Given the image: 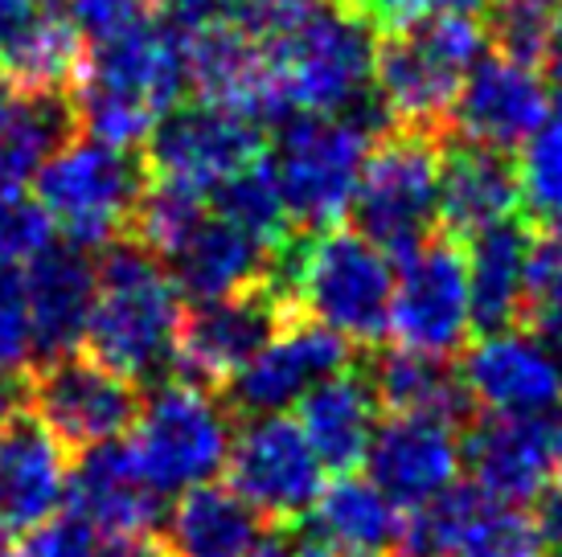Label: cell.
I'll return each mask as SVG.
<instances>
[{
  "instance_id": "obj_1",
  "label": "cell",
  "mask_w": 562,
  "mask_h": 557,
  "mask_svg": "<svg viewBox=\"0 0 562 557\" xmlns=\"http://www.w3.org/2000/svg\"><path fill=\"white\" fill-rule=\"evenodd\" d=\"M238 25L267 49L292 115H345L374 94L378 25L370 16L325 0H250Z\"/></svg>"
},
{
  "instance_id": "obj_2",
  "label": "cell",
  "mask_w": 562,
  "mask_h": 557,
  "mask_svg": "<svg viewBox=\"0 0 562 557\" xmlns=\"http://www.w3.org/2000/svg\"><path fill=\"white\" fill-rule=\"evenodd\" d=\"M99 287L87 316V356L127 382H157L172 370V344L181 328V292L172 275L136 242H115L99 259Z\"/></svg>"
},
{
  "instance_id": "obj_3",
  "label": "cell",
  "mask_w": 562,
  "mask_h": 557,
  "mask_svg": "<svg viewBox=\"0 0 562 557\" xmlns=\"http://www.w3.org/2000/svg\"><path fill=\"white\" fill-rule=\"evenodd\" d=\"M280 259H288V271L276 278L296 316L325 325L358 349H374L386 337L394 266L391 254L361 230H308L300 242L292 238Z\"/></svg>"
},
{
  "instance_id": "obj_4",
  "label": "cell",
  "mask_w": 562,
  "mask_h": 557,
  "mask_svg": "<svg viewBox=\"0 0 562 557\" xmlns=\"http://www.w3.org/2000/svg\"><path fill=\"white\" fill-rule=\"evenodd\" d=\"M481 54L484 30L476 16L443 13L391 30L374 58V94L391 127L443 136L456 91Z\"/></svg>"
},
{
  "instance_id": "obj_5",
  "label": "cell",
  "mask_w": 562,
  "mask_h": 557,
  "mask_svg": "<svg viewBox=\"0 0 562 557\" xmlns=\"http://www.w3.org/2000/svg\"><path fill=\"white\" fill-rule=\"evenodd\" d=\"M235 439V410L198 382H160L140 398L127 431V455L157 496H181L210 484L226 467Z\"/></svg>"
},
{
  "instance_id": "obj_6",
  "label": "cell",
  "mask_w": 562,
  "mask_h": 557,
  "mask_svg": "<svg viewBox=\"0 0 562 557\" xmlns=\"http://www.w3.org/2000/svg\"><path fill=\"white\" fill-rule=\"evenodd\" d=\"M144 185L148 172L132 152L75 132L37 172V202L66 242L108 250L127 238Z\"/></svg>"
},
{
  "instance_id": "obj_7",
  "label": "cell",
  "mask_w": 562,
  "mask_h": 557,
  "mask_svg": "<svg viewBox=\"0 0 562 557\" xmlns=\"http://www.w3.org/2000/svg\"><path fill=\"white\" fill-rule=\"evenodd\" d=\"M370 139L374 132L358 115H321V111L288 115L276 152H267V160L276 169L292 226L304 234L341 226L358 193Z\"/></svg>"
},
{
  "instance_id": "obj_8",
  "label": "cell",
  "mask_w": 562,
  "mask_h": 557,
  "mask_svg": "<svg viewBox=\"0 0 562 557\" xmlns=\"http://www.w3.org/2000/svg\"><path fill=\"white\" fill-rule=\"evenodd\" d=\"M439 136L415 127H386L366 156L349 214L391 259H403L431 238V226L439 221Z\"/></svg>"
},
{
  "instance_id": "obj_9",
  "label": "cell",
  "mask_w": 562,
  "mask_h": 557,
  "mask_svg": "<svg viewBox=\"0 0 562 557\" xmlns=\"http://www.w3.org/2000/svg\"><path fill=\"white\" fill-rule=\"evenodd\" d=\"M469 254L452 234L427 238L398 259L386 332L398 349L427 356L460 353L472 337Z\"/></svg>"
},
{
  "instance_id": "obj_10",
  "label": "cell",
  "mask_w": 562,
  "mask_h": 557,
  "mask_svg": "<svg viewBox=\"0 0 562 557\" xmlns=\"http://www.w3.org/2000/svg\"><path fill=\"white\" fill-rule=\"evenodd\" d=\"M25 410L66 451H87L132 431L140 414V386L99 365L94 356L58 353L30 373Z\"/></svg>"
},
{
  "instance_id": "obj_11",
  "label": "cell",
  "mask_w": 562,
  "mask_h": 557,
  "mask_svg": "<svg viewBox=\"0 0 562 557\" xmlns=\"http://www.w3.org/2000/svg\"><path fill=\"white\" fill-rule=\"evenodd\" d=\"M222 471L231 476V488L271 525H300L325 488V464L316 459L296 418L288 414L247 418L231 439Z\"/></svg>"
},
{
  "instance_id": "obj_12",
  "label": "cell",
  "mask_w": 562,
  "mask_h": 557,
  "mask_svg": "<svg viewBox=\"0 0 562 557\" xmlns=\"http://www.w3.org/2000/svg\"><path fill=\"white\" fill-rule=\"evenodd\" d=\"M267 152L259 124L214 103H177L157 120L144 139V172L148 181L181 185L210 197L235 172Z\"/></svg>"
},
{
  "instance_id": "obj_13",
  "label": "cell",
  "mask_w": 562,
  "mask_h": 557,
  "mask_svg": "<svg viewBox=\"0 0 562 557\" xmlns=\"http://www.w3.org/2000/svg\"><path fill=\"white\" fill-rule=\"evenodd\" d=\"M398 557H547V542L526 504L469 488L411 509L398 537Z\"/></svg>"
},
{
  "instance_id": "obj_14",
  "label": "cell",
  "mask_w": 562,
  "mask_h": 557,
  "mask_svg": "<svg viewBox=\"0 0 562 557\" xmlns=\"http://www.w3.org/2000/svg\"><path fill=\"white\" fill-rule=\"evenodd\" d=\"M292 316L296 311L288 308L280 278L250 287V292L226 295V299L198 304L189 316H181L177 344H172V370L205 389H226V382Z\"/></svg>"
},
{
  "instance_id": "obj_15",
  "label": "cell",
  "mask_w": 562,
  "mask_h": 557,
  "mask_svg": "<svg viewBox=\"0 0 562 557\" xmlns=\"http://www.w3.org/2000/svg\"><path fill=\"white\" fill-rule=\"evenodd\" d=\"M353 344L328 332L316 320L292 316L283 320L280 332L250 356L247 365L226 382V406L235 414H283L288 406H296L316 382H325L333 373L349 370Z\"/></svg>"
},
{
  "instance_id": "obj_16",
  "label": "cell",
  "mask_w": 562,
  "mask_h": 557,
  "mask_svg": "<svg viewBox=\"0 0 562 557\" xmlns=\"http://www.w3.org/2000/svg\"><path fill=\"white\" fill-rule=\"evenodd\" d=\"M460 382L484 414L542 418L562 406V361L521 325L481 332L464 349Z\"/></svg>"
},
{
  "instance_id": "obj_17",
  "label": "cell",
  "mask_w": 562,
  "mask_h": 557,
  "mask_svg": "<svg viewBox=\"0 0 562 557\" xmlns=\"http://www.w3.org/2000/svg\"><path fill=\"white\" fill-rule=\"evenodd\" d=\"M547 111L550 91L542 70L497 49V54H481L464 75L448 111V127L469 144L509 152L530 139L533 127L547 120Z\"/></svg>"
},
{
  "instance_id": "obj_18",
  "label": "cell",
  "mask_w": 562,
  "mask_h": 557,
  "mask_svg": "<svg viewBox=\"0 0 562 557\" xmlns=\"http://www.w3.org/2000/svg\"><path fill=\"white\" fill-rule=\"evenodd\" d=\"M460 467L464 451L452 418L391 414L366 451V480L406 512L456 488Z\"/></svg>"
},
{
  "instance_id": "obj_19",
  "label": "cell",
  "mask_w": 562,
  "mask_h": 557,
  "mask_svg": "<svg viewBox=\"0 0 562 557\" xmlns=\"http://www.w3.org/2000/svg\"><path fill=\"white\" fill-rule=\"evenodd\" d=\"M186 78L202 103L235 111L250 124H280L292 111L283 103L267 49L243 25H205L186 33Z\"/></svg>"
},
{
  "instance_id": "obj_20",
  "label": "cell",
  "mask_w": 562,
  "mask_h": 557,
  "mask_svg": "<svg viewBox=\"0 0 562 557\" xmlns=\"http://www.w3.org/2000/svg\"><path fill=\"white\" fill-rule=\"evenodd\" d=\"M66 484V447L30 410H16L0 427V542L25 537L49 516H58Z\"/></svg>"
},
{
  "instance_id": "obj_21",
  "label": "cell",
  "mask_w": 562,
  "mask_h": 557,
  "mask_svg": "<svg viewBox=\"0 0 562 557\" xmlns=\"http://www.w3.org/2000/svg\"><path fill=\"white\" fill-rule=\"evenodd\" d=\"M82 87H99L111 94L136 99L153 115H165L181 103L189 91L186 78V33H177L169 21H144L140 30L99 42L82 66Z\"/></svg>"
},
{
  "instance_id": "obj_22",
  "label": "cell",
  "mask_w": 562,
  "mask_h": 557,
  "mask_svg": "<svg viewBox=\"0 0 562 557\" xmlns=\"http://www.w3.org/2000/svg\"><path fill=\"white\" fill-rule=\"evenodd\" d=\"M464 467L481 492L533 504L550 488V427L542 418L476 414L460 434Z\"/></svg>"
},
{
  "instance_id": "obj_23",
  "label": "cell",
  "mask_w": 562,
  "mask_h": 557,
  "mask_svg": "<svg viewBox=\"0 0 562 557\" xmlns=\"http://www.w3.org/2000/svg\"><path fill=\"white\" fill-rule=\"evenodd\" d=\"M66 500L70 512L87 521L103 542L153 537L160 521V496L144 484L120 439L82 451V459L70 467Z\"/></svg>"
},
{
  "instance_id": "obj_24",
  "label": "cell",
  "mask_w": 562,
  "mask_h": 557,
  "mask_svg": "<svg viewBox=\"0 0 562 557\" xmlns=\"http://www.w3.org/2000/svg\"><path fill=\"white\" fill-rule=\"evenodd\" d=\"M521 214L517 164L497 148L481 144H448L439 164V221L456 242L476 238L501 221Z\"/></svg>"
},
{
  "instance_id": "obj_25",
  "label": "cell",
  "mask_w": 562,
  "mask_h": 557,
  "mask_svg": "<svg viewBox=\"0 0 562 557\" xmlns=\"http://www.w3.org/2000/svg\"><path fill=\"white\" fill-rule=\"evenodd\" d=\"M276 259L280 254L263 247L259 238H250L226 217L210 214L198 226V234L169 259V275L177 292L189 295L193 304H210V299H226V295L271 283Z\"/></svg>"
},
{
  "instance_id": "obj_26",
  "label": "cell",
  "mask_w": 562,
  "mask_h": 557,
  "mask_svg": "<svg viewBox=\"0 0 562 557\" xmlns=\"http://www.w3.org/2000/svg\"><path fill=\"white\" fill-rule=\"evenodd\" d=\"M296 406L300 431L313 443L325 471L349 476L353 467L366 464V451H370L378 431V398L370 386V373L349 365V370L316 382Z\"/></svg>"
},
{
  "instance_id": "obj_27",
  "label": "cell",
  "mask_w": 562,
  "mask_h": 557,
  "mask_svg": "<svg viewBox=\"0 0 562 557\" xmlns=\"http://www.w3.org/2000/svg\"><path fill=\"white\" fill-rule=\"evenodd\" d=\"M25 287H30L37 353H75V344H82L94 287H99V266L91 263V254L75 242L70 247L49 242L25 271Z\"/></svg>"
},
{
  "instance_id": "obj_28",
  "label": "cell",
  "mask_w": 562,
  "mask_h": 557,
  "mask_svg": "<svg viewBox=\"0 0 562 557\" xmlns=\"http://www.w3.org/2000/svg\"><path fill=\"white\" fill-rule=\"evenodd\" d=\"M533 234L526 217L517 214L493 230L469 238V292H472V325L481 332L521 325L526 308V283H530Z\"/></svg>"
},
{
  "instance_id": "obj_29",
  "label": "cell",
  "mask_w": 562,
  "mask_h": 557,
  "mask_svg": "<svg viewBox=\"0 0 562 557\" xmlns=\"http://www.w3.org/2000/svg\"><path fill=\"white\" fill-rule=\"evenodd\" d=\"M267 521L231 484H198L177 496L165 525L169 557H250Z\"/></svg>"
},
{
  "instance_id": "obj_30",
  "label": "cell",
  "mask_w": 562,
  "mask_h": 557,
  "mask_svg": "<svg viewBox=\"0 0 562 557\" xmlns=\"http://www.w3.org/2000/svg\"><path fill=\"white\" fill-rule=\"evenodd\" d=\"M304 521L316 537L370 557L398 549V537H403V509L391 504L370 480H358L353 471L325 484Z\"/></svg>"
},
{
  "instance_id": "obj_31",
  "label": "cell",
  "mask_w": 562,
  "mask_h": 557,
  "mask_svg": "<svg viewBox=\"0 0 562 557\" xmlns=\"http://www.w3.org/2000/svg\"><path fill=\"white\" fill-rule=\"evenodd\" d=\"M370 386L386 414H431V418H464L469 394L460 382V370L448 365V356L411 353L394 344L391 353H378L370 365Z\"/></svg>"
},
{
  "instance_id": "obj_32",
  "label": "cell",
  "mask_w": 562,
  "mask_h": 557,
  "mask_svg": "<svg viewBox=\"0 0 562 557\" xmlns=\"http://www.w3.org/2000/svg\"><path fill=\"white\" fill-rule=\"evenodd\" d=\"M87 37L70 16L37 13L0 54V70L9 75L16 94H66L79 87L87 66Z\"/></svg>"
},
{
  "instance_id": "obj_33",
  "label": "cell",
  "mask_w": 562,
  "mask_h": 557,
  "mask_svg": "<svg viewBox=\"0 0 562 557\" xmlns=\"http://www.w3.org/2000/svg\"><path fill=\"white\" fill-rule=\"evenodd\" d=\"M70 136L75 111L66 94H16L0 115V189H25Z\"/></svg>"
},
{
  "instance_id": "obj_34",
  "label": "cell",
  "mask_w": 562,
  "mask_h": 557,
  "mask_svg": "<svg viewBox=\"0 0 562 557\" xmlns=\"http://www.w3.org/2000/svg\"><path fill=\"white\" fill-rule=\"evenodd\" d=\"M214 214L235 221L238 230H247L250 238H259L263 247H271L276 254L288 250V242L296 238V226L288 217V205H283L280 181H276V169L267 152L259 160H250L247 169L235 172L226 185L214 189Z\"/></svg>"
},
{
  "instance_id": "obj_35",
  "label": "cell",
  "mask_w": 562,
  "mask_h": 557,
  "mask_svg": "<svg viewBox=\"0 0 562 557\" xmlns=\"http://www.w3.org/2000/svg\"><path fill=\"white\" fill-rule=\"evenodd\" d=\"M210 197L202 193H189L181 185H165V181H148L136 202V214H132V226H127V238L140 250H148L153 259H165L169 263L177 250L186 247L189 238L198 234L205 217H210Z\"/></svg>"
},
{
  "instance_id": "obj_36",
  "label": "cell",
  "mask_w": 562,
  "mask_h": 557,
  "mask_svg": "<svg viewBox=\"0 0 562 557\" xmlns=\"http://www.w3.org/2000/svg\"><path fill=\"white\" fill-rule=\"evenodd\" d=\"M517 185H521V209L533 214L542 230L562 226V99L547 111V120L533 127L521 144L517 160Z\"/></svg>"
},
{
  "instance_id": "obj_37",
  "label": "cell",
  "mask_w": 562,
  "mask_h": 557,
  "mask_svg": "<svg viewBox=\"0 0 562 557\" xmlns=\"http://www.w3.org/2000/svg\"><path fill=\"white\" fill-rule=\"evenodd\" d=\"M521 328L530 337H538L562 361V234L559 230H542L538 226V234H533Z\"/></svg>"
},
{
  "instance_id": "obj_38",
  "label": "cell",
  "mask_w": 562,
  "mask_h": 557,
  "mask_svg": "<svg viewBox=\"0 0 562 557\" xmlns=\"http://www.w3.org/2000/svg\"><path fill=\"white\" fill-rule=\"evenodd\" d=\"M559 13V0H493L488 4V25L497 37V49L521 62H542L550 25Z\"/></svg>"
},
{
  "instance_id": "obj_39",
  "label": "cell",
  "mask_w": 562,
  "mask_h": 557,
  "mask_svg": "<svg viewBox=\"0 0 562 557\" xmlns=\"http://www.w3.org/2000/svg\"><path fill=\"white\" fill-rule=\"evenodd\" d=\"M37 353L33 311L25 271L16 263H0V373H25L30 356Z\"/></svg>"
},
{
  "instance_id": "obj_40",
  "label": "cell",
  "mask_w": 562,
  "mask_h": 557,
  "mask_svg": "<svg viewBox=\"0 0 562 557\" xmlns=\"http://www.w3.org/2000/svg\"><path fill=\"white\" fill-rule=\"evenodd\" d=\"M54 242V221L25 189H0V263H33Z\"/></svg>"
},
{
  "instance_id": "obj_41",
  "label": "cell",
  "mask_w": 562,
  "mask_h": 557,
  "mask_svg": "<svg viewBox=\"0 0 562 557\" xmlns=\"http://www.w3.org/2000/svg\"><path fill=\"white\" fill-rule=\"evenodd\" d=\"M66 9H70L75 30H79L82 37H91L94 46L140 30L144 21L157 16L153 0H66Z\"/></svg>"
},
{
  "instance_id": "obj_42",
  "label": "cell",
  "mask_w": 562,
  "mask_h": 557,
  "mask_svg": "<svg viewBox=\"0 0 562 557\" xmlns=\"http://www.w3.org/2000/svg\"><path fill=\"white\" fill-rule=\"evenodd\" d=\"M103 554V537L94 533L87 521L70 516H49L46 525L25 533L21 557H99Z\"/></svg>"
},
{
  "instance_id": "obj_43",
  "label": "cell",
  "mask_w": 562,
  "mask_h": 557,
  "mask_svg": "<svg viewBox=\"0 0 562 557\" xmlns=\"http://www.w3.org/2000/svg\"><path fill=\"white\" fill-rule=\"evenodd\" d=\"M370 4V21L382 25V30H403V25H415L423 16H481L488 13L493 0H366Z\"/></svg>"
},
{
  "instance_id": "obj_44",
  "label": "cell",
  "mask_w": 562,
  "mask_h": 557,
  "mask_svg": "<svg viewBox=\"0 0 562 557\" xmlns=\"http://www.w3.org/2000/svg\"><path fill=\"white\" fill-rule=\"evenodd\" d=\"M160 21L177 33H198L205 25H235L250 9V0H153Z\"/></svg>"
},
{
  "instance_id": "obj_45",
  "label": "cell",
  "mask_w": 562,
  "mask_h": 557,
  "mask_svg": "<svg viewBox=\"0 0 562 557\" xmlns=\"http://www.w3.org/2000/svg\"><path fill=\"white\" fill-rule=\"evenodd\" d=\"M538 512H533V521H538V533H542V542L547 549H562V488H547V492L533 500Z\"/></svg>"
},
{
  "instance_id": "obj_46",
  "label": "cell",
  "mask_w": 562,
  "mask_h": 557,
  "mask_svg": "<svg viewBox=\"0 0 562 557\" xmlns=\"http://www.w3.org/2000/svg\"><path fill=\"white\" fill-rule=\"evenodd\" d=\"M33 16H37V9L30 0H0V54L13 46V37L30 25Z\"/></svg>"
},
{
  "instance_id": "obj_47",
  "label": "cell",
  "mask_w": 562,
  "mask_h": 557,
  "mask_svg": "<svg viewBox=\"0 0 562 557\" xmlns=\"http://www.w3.org/2000/svg\"><path fill=\"white\" fill-rule=\"evenodd\" d=\"M99 557H169L157 537H132V542H103Z\"/></svg>"
},
{
  "instance_id": "obj_48",
  "label": "cell",
  "mask_w": 562,
  "mask_h": 557,
  "mask_svg": "<svg viewBox=\"0 0 562 557\" xmlns=\"http://www.w3.org/2000/svg\"><path fill=\"white\" fill-rule=\"evenodd\" d=\"M292 545H296V557H370V554H353V549H341V545L325 542V537H316V533H300V537H292Z\"/></svg>"
},
{
  "instance_id": "obj_49",
  "label": "cell",
  "mask_w": 562,
  "mask_h": 557,
  "mask_svg": "<svg viewBox=\"0 0 562 557\" xmlns=\"http://www.w3.org/2000/svg\"><path fill=\"white\" fill-rule=\"evenodd\" d=\"M538 66H547V75L559 82V91H562V0H559V13H554V25H550L547 49H542V62Z\"/></svg>"
},
{
  "instance_id": "obj_50",
  "label": "cell",
  "mask_w": 562,
  "mask_h": 557,
  "mask_svg": "<svg viewBox=\"0 0 562 557\" xmlns=\"http://www.w3.org/2000/svg\"><path fill=\"white\" fill-rule=\"evenodd\" d=\"M547 427H550V484L562 488V406L554 410V418H550Z\"/></svg>"
},
{
  "instance_id": "obj_51",
  "label": "cell",
  "mask_w": 562,
  "mask_h": 557,
  "mask_svg": "<svg viewBox=\"0 0 562 557\" xmlns=\"http://www.w3.org/2000/svg\"><path fill=\"white\" fill-rule=\"evenodd\" d=\"M16 410H21V406H16V389H13V382H9L4 373H0V427H4V422H9V418L16 414Z\"/></svg>"
},
{
  "instance_id": "obj_52",
  "label": "cell",
  "mask_w": 562,
  "mask_h": 557,
  "mask_svg": "<svg viewBox=\"0 0 562 557\" xmlns=\"http://www.w3.org/2000/svg\"><path fill=\"white\" fill-rule=\"evenodd\" d=\"M13 99H16V87L9 82V75L0 70V115H4V111L13 107Z\"/></svg>"
},
{
  "instance_id": "obj_53",
  "label": "cell",
  "mask_w": 562,
  "mask_h": 557,
  "mask_svg": "<svg viewBox=\"0 0 562 557\" xmlns=\"http://www.w3.org/2000/svg\"><path fill=\"white\" fill-rule=\"evenodd\" d=\"M37 13H58V9H66V0H30Z\"/></svg>"
},
{
  "instance_id": "obj_54",
  "label": "cell",
  "mask_w": 562,
  "mask_h": 557,
  "mask_svg": "<svg viewBox=\"0 0 562 557\" xmlns=\"http://www.w3.org/2000/svg\"><path fill=\"white\" fill-rule=\"evenodd\" d=\"M325 4H337V9H358V4H366V0H325Z\"/></svg>"
},
{
  "instance_id": "obj_55",
  "label": "cell",
  "mask_w": 562,
  "mask_h": 557,
  "mask_svg": "<svg viewBox=\"0 0 562 557\" xmlns=\"http://www.w3.org/2000/svg\"><path fill=\"white\" fill-rule=\"evenodd\" d=\"M0 557H21V554H13V549H0Z\"/></svg>"
},
{
  "instance_id": "obj_56",
  "label": "cell",
  "mask_w": 562,
  "mask_h": 557,
  "mask_svg": "<svg viewBox=\"0 0 562 557\" xmlns=\"http://www.w3.org/2000/svg\"><path fill=\"white\" fill-rule=\"evenodd\" d=\"M554 557H562V549H559V554H554Z\"/></svg>"
},
{
  "instance_id": "obj_57",
  "label": "cell",
  "mask_w": 562,
  "mask_h": 557,
  "mask_svg": "<svg viewBox=\"0 0 562 557\" xmlns=\"http://www.w3.org/2000/svg\"><path fill=\"white\" fill-rule=\"evenodd\" d=\"M559 234H562V226H559Z\"/></svg>"
}]
</instances>
